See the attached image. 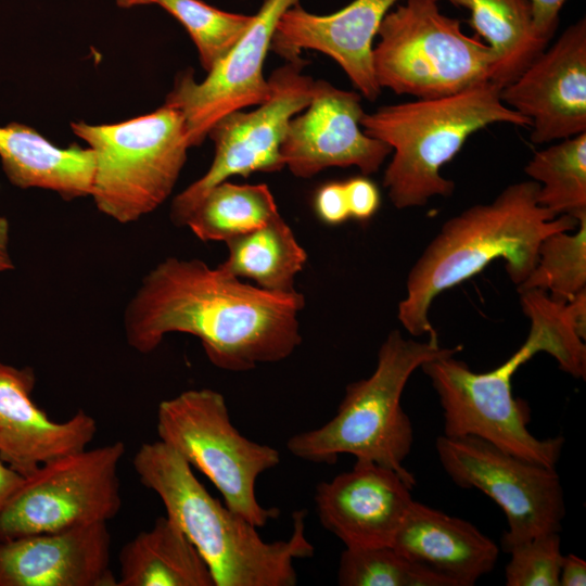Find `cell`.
I'll return each instance as SVG.
<instances>
[{
  "instance_id": "603a6c76",
  "label": "cell",
  "mask_w": 586,
  "mask_h": 586,
  "mask_svg": "<svg viewBox=\"0 0 586 586\" xmlns=\"http://www.w3.org/2000/svg\"><path fill=\"white\" fill-rule=\"evenodd\" d=\"M469 10L470 26L496 55L491 81H514L548 47L535 28L531 0H447Z\"/></svg>"
},
{
  "instance_id": "8fae6325",
  "label": "cell",
  "mask_w": 586,
  "mask_h": 586,
  "mask_svg": "<svg viewBox=\"0 0 586 586\" xmlns=\"http://www.w3.org/2000/svg\"><path fill=\"white\" fill-rule=\"evenodd\" d=\"M301 58L286 61L267 79L270 94L250 112L237 110L217 120L207 137L214 143L208 170L171 202L169 217L184 227L192 212L216 184L231 176L273 173L284 168L280 154L290 120L311 101L314 79L303 73Z\"/></svg>"
},
{
  "instance_id": "74e56055",
  "label": "cell",
  "mask_w": 586,
  "mask_h": 586,
  "mask_svg": "<svg viewBox=\"0 0 586 586\" xmlns=\"http://www.w3.org/2000/svg\"><path fill=\"white\" fill-rule=\"evenodd\" d=\"M156 0H116V3L120 8H131L142 4H155Z\"/></svg>"
},
{
  "instance_id": "e0dca14e",
  "label": "cell",
  "mask_w": 586,
  "mask_h": 586,
  "mask_svg": "<svg viewBox=\"0 0 586 586\" xmlns=\"http://www.w3.org/2000/svg\"><path fill=\"white\" fill-rule=\"evenodd\" d=\"M399 1L354 0L327 15L296 4L280 17L270 49L285 61L300 58L303 49L322 52L342 67L362 97L375 101L382 89L373 72V39L384 15Z\"/></svg>"
},
{
  "instance_id": "7402d4cb",
  "label": "cell",
  "mask_w": 586,
  "mask_h": 586,
  "mask_svg": "<svg viewBox=\"0 0 586 586\" xmlns=\"http://www.w3.org/2000/svg\"><path fill=\"white\" fill-rule=\"evenodd\" d=\"M119 564L117 586H215L204 559L167 515L122 548Z\"/></svg>"
},
{
  "instance_id": "277c9868",
  "label": "cell",
  "mask_w": 586,
  "mask_h": 586,
  "mask_svg": "<svg viewBox=\"0 0 586 586\" xmlns=\"http://www.w3.org/2000/svg\"><path fill=\"white\" fill-rule=\"evenodd\" d=\"M132 466L204 559L215 586L296 585L294 562L315 552L305 534L306 510L292 513L288 539L268 543L257 526L214 498L184 458L162 441L143 443Z\"/></svg>"
},
{
  "instance_id": "ac0fdd59",
  "label": "cell",
  "mask_w": 586,
  "mask_h": 586,
  "mask_svg": "<svg viewBox=\"0 0 586 586\" xmlns=\"http://www.w3.org/2000/svg\"><path fill=\"white\" fill-rule=\"evenodd\" d=\"M0 586H117L106 523L0 540Z\"/></svg>"
},
{
  "instance_id": "30bf717a",
  "label": "cell",
  "mask_w": 586,
  "mask_h": 586,
  "mask_svg": "<svg viewBox=\"0 0 586 586\" xmlns=\"http://www.w3.org/2000/svg\"><path fill=\"white\" fill-rule=\"evenodd\" d=\"M125 444L85 448L39 467L0 513V540L107 523L122 506Z\"/></svg>"
},
{
  "instance_id": "f1b7e54d",
  "label": "cell",
  "mask_w": 586,
  "mask_h": 586,
  "mask_svg": "<svg viewBox=\"0 0 586 586\" xmlns=\"http://www.w3.org/2000/svg\"><path fill=\"white\" fill-rule=\"evenodd\" d=\"M155 4L187 29L207 73L226 58L254 18V15L219 10L202 0H156Z\"/></svg>"
},
{
  "instance_id": "e575fe53",
  "label": "cell",
  "mask_w": 586,
  "mask_h": 586,
  "mask_svg": "<svg viewBox=\"0 0 586 586\" xmlns=\"http://www.w3.org/2000/svg\"><path fill=\"white\" fill-rule=\"evenodd\" d=\"M24 476L0 459V513L22 485Z\"/></svg>"
},
{
  "instance_id": "d590c367",
  "label": "cell",
  "mask_w": 586,
  "mask_h": 586,
  "mask_svg": "<svg viewBox=\"0 0 586 586\" xmlns=\"http://www.w3.org/2000/svg\"><path fill=\"white\" fill-rule=\"evenodd\" d=\"M569 316L577 334L586 339V289L578 292L570 302L565 303Z\"/></svg>"
},
{
  "instance_id": "4316f807",
  "label": "cell",
  "mask_w": 586,
  "mask_h": 586,
  "mask_svg": "<svg viewBox=\"0 0 586 586\" xmlns=\"http://www.w3.org/2000/svg\"><path fill=\"white\" fill-rule=\"evenodd\" d=\"M538 289L560 303L586 289V216L572 231L553 232L539 244L536 264L518 292Z\"/></svg>"
},
{
  "instance_id": "ba28073f",
  "label": "cell",
  "mask_w": 586,
  "mask_h": 586,
  "mask_svg": "<svg viewBox=\"0 0 586 586\" xmlns=\"http://www.w3.org/2000/svg\"><path fill=\"white\" fill-rule=\"evenodd\" d=\"M403 1L384 15L372 50L381 89L434 99L491 81L496 55L487 43L443 14L440 0Z\"/></svg>"
},
{
  "instance_id": "4fadbf2b",
  "label": "cell",
  "mask_w": 586,
  "mask_h": 586,
  "mask_svg": "<svg viewBox=\"0 0 586 586\" xmlns=\"http://www.w3.org/2000/svg\"><path fill=\"white\" fill-rule=\"evenodd\" d=\"M300 0H264L254 18L204 80L192 72L180 74L165 104L178 109L190 148L200 145L213 125L230 112L256 106L270 94L263 66L282 14Z\"/></svg>"
},
{
  "instance_id": "484cf974",
  "label": "cell",
  "mask_w": 586,
  "mask_h": 586,
  "mask_svg": "<svg viewBox=\"0 0 586 586\" xmlns=\"http://www.w3.org/2000/svg\"><path fill=\"white\" fill-rule=\"evenodd\" d=\"M539 184L537 202L555 216H586V132L535 152L524 168Z\"/></svg>"
},
{
  "instance_id": "ffe728a7",
  "label": "cell",
  "mask_w": 586,
  "mask_h": 586,
  "mask_svg": "<svg viewBox=\"0 0 586 586\" xmlns=\"http://www.w3.org/2000/svg\"><path fill=\"white\" fill-rule=\"evenodd\" d=\"M392 546L454 586L474 585L495 568L499 553L472 523L415 500Z\"/></svg>"
},
{
  "instance_id": "2e32d148",
  "label": "cell",
  "mask_w": 586,
  "mask_h": 586,
  "mask_svg": "<svg viewBox=\"0 0 586 586\" xmlns=\"http://www.w3.org/2000/svg\"><path fill=\"white\" fill-rule=\"evenodd\" d=\"M412 488L394 470L356 459L349 471L316 486V511L345 548L392 546L413 501Z\"/></svg>"
},
{
  "instance_id": "d4e9b609",
  "label": "cell",
  "mask_w": 586,
  "mask_h": 586,
  "mask_svg": "<svg viewBox=\"0 0 586 586\" xmlns=\"http://www.w3.org/2000/svg\"><path fill=\"white\" fill-rule=\"evenodd\" d=\"M279 215L267 184H237L226 180L205 194L186 226L203 242L226 243L263 227Z\"/></svg>"
},
{
  "instance_id": "f546056e",
  "label": "cell",
  "mask_w": 586,
  "mask_h": 586,
  "mask_svg": "<svg viewBox=\"0 0 586 586\" xmlns=\"http://www.w3.org/2000/svg\"><path fill=\"white\" fill-rule=\"evenodd\" d=\"M558 532L535 536L513 546L505 569L507 586H559L563 555Z\"/></svg>"
},
{
  "instance_id": "9c48e42d",
  "label": "cell",
  "mask_w": 586,
  "mask_h": 586,
  "mask_svg": "<svg viewBox=\"0 0 586 586\" xmlns=\"http://www.w3.org/2000/svg\"><path fill=\"white\" fill-rule=\"evenodd\" d=\"M156 430L160 441L208 477L228 508L257 527L279 517L278 508L258 502L255 486L262 473L279 464L280 454L235 429L222 394L195 388L162 400Z\"/></svg>"
},
{
  "instance_id": "6da1fadb",
  "label": "cell",
  "mask_w": 586,
  "mask_h": 586,
  "mask_svg": "<svg viewBox=\"0 0 586 586\" xmlns=\"http://www.w3.org/2000/svg\"><path fill=\"white\" fill-rule=\"evenodd\" d=\"M304 306L298 291L270 292L199 258L167 257L143 277L123 324L127 344L140 354L155 351L168 333H187L215 367L243 372L293 354Z\"/></svg>"
},
{
  "instance_id": "8d00e7d4",
  "label": "cell",
  "mask_w": 586,
  "mask_h": 586,
  "mask_svg": "<svg viewBox=\"0 0 586 586\" xmlns=\"http://www.w3.org/2000/svg\"><path fill=\"white\" fill-rule=\"evenodd\" d=\"M9 221L4 216L0 215V272L14 268V264L9 252Z\"/></svg>"
},
{
  "instance_id": "d6a6232c",
  "label": "cell",
  "mask_w": 586,
  "mask_h": 586,
  "mask_svg": "<svg viewBox=\"0 0 586 586\" xmlns=\"http://www.w3.org/2000/svg\"><path fill=\"white\" fill-rule=\"evenodd\" d=\"M566 0H531L534 25L550 41L559 23V13Z\"/></svg>"
},
{
  "instance_id": "1f68e13d",
  "label": "cell",
  "mask_w": 586,
  "mask_h": 586,
  "mask_svg": "<svg viewBox=\"0 0 586 586\" xmlns=\"http://www.w3.org/2000/svg\"><path fill=\"white\" fill-rule=\"evenodd\" d=\"M315 211L321 221L330 226L345 222L349 209L344 182L332 181L321 186L315 195Z\"/></svg>"
},
{
  "instance_id": "3957f363",
  "label": "cell",
  "mask_w": 586,
  "mask_h": 586,
  "mask_svg": "<svg viewBox=\"0 0 586 586\" xmlns=\"http://www.w3.org/2000/svg\"><path fill=\"white\" fill-rule=\"evenodd\" d=\"M538 189L534 180L509 184L492 202L470 206L443 224L410 269L398 304V320L412 336L428 334L438 342L429 310L443 291L499 258L519 286L533 270L543 239L577 228L574 217L555 216L540 206Z\"/></svg>"
},
{
  "instance_id": "44dd1931",
  "label": "cell",
  "mask_w": 586,
  "mask_h": 586,
  "mask_svg": "<svg viewBox=\"0 0 586 586\" xmlns=\"http://www.w3.org/2000/svg\"><path fill=\"white\" fill-rule=\"evenodd\" d=\"M0 161L17 188L49 190L64 200L91 195L95 157L90 148L56 146L34 128L13 122L0 127Z\"/></svg>"
},
{
  "instance_id": "5b68a950",
  "label": "cell",
  "mask_w": 586,
  "mask_h": 586,
  "mask_svg": "<svg viewBox=\"0 0 586 586\" xmlns=\"http://www.w3.org/2000/svg\"><path fill=\"white\" fill-rule=\"evenodd\" d=\"M496 123L531 126L501 102L500 88L492 81L451 95L383 105L360 120L365 133L392 149L383 187L398 209L450 196L455 183L441 175L442 167L471 135Z\"/></svg>"
},
{
  "instance_id": "9a60e30c",
  "label": "cell",
  "mask_w": 586,
  "mask_h": 586,
  "mask_svg": "<svg viewBox=\"0 0 586 586\" xmlns=\"http://www.w3.org/2000/svg\"><path fill=\"white\" fill-rule=\"evenodd\" d=\"M501 102L531 122L533 143L586 132V21L569 26L511 84Z\"/></svg>"
},
{
  "instance_id": "8992f818",
  "label": "cell",
  "mask_w": 586,
  "mask_h": 586,
  "mask_svg": "<svg viewBox=\"0 0 586 586\" xmlns=\"http://www.w3.org/2000/svg\"><path fill=\"white\" fill-rule=\"evenodd\" d=\"M462 346L405 339L395 329L378 352L377 367L366 379L351 382L333 418L315 430L292 435L286 448L314 463H335L348 454L397 472L412 487L416 479L403 464L410 454L413 429L400 399L415 370L431 359L456 355Z\"/></svg>"
},
{
  "instance_id": "d6986e66",
  "label": "cell",
  "mask_w": 586,
  "mask_h": 586,
  "mask_svg": "<svg viewBox=\"0 0 586 586\" xmlns=\"http://www.w3.org/2000/svg\"><path fill=\"white\" fill-rule=\"evenodd\" d=\"M35 383L33 368L0 361V459L24 477L87 448L98 430L81 409L62 422L50 419L33 400Z\"/></svg>"
},
{
  "instance_id": "7a4b0ae2",
  "label": "cell",
  "mask_w": 586,
  "mask_h": 586,
  "mask_svg": "<svg viewBox=\"0 0 586 586\" xmlns=\"http://www.w3.org/2000/svg\"><path fill=\"white\" fill-rule=\"evenodd\" d=\"M530 319L525 342L505 362L487 372H474L447 355L420 368L435 390L448 437L475 436L525 460L556 468L564 445L562 436L539 440L528 430L527 403L512 395L515 371L539 352L551 355L574 378L586 375V346L570 319L565 304L538 289L519 291Z\"/></svg>"
},
{
  "instance_id": "836d02e7",
  "label": "cell",
  "mask_w": 586,
  "mask_h": 586,
  "mask_svg": "<svg viewBox=\"0 0 586 586\" xmlns=\"http://www.w3.org/2000/svg\"><path fill=\"white\" fill-rule=\"evenodd\" d=\"M586 585V562L575 555L563 557L559 586H584Z\"/></svg>"
},
{
  "instance_id": "4dcf8cb0",
  "label": "cell",
  "mask_w": 586,
  "mask_h": 586,
  "mask_svg": "<svg viewBox=\"0 0 586 586\" xmlns=\"http://www.w3.org/2000/svg\"><path fill=\"white\" fill-rule=\"evenodd\" d=\"M351 217L366 221L379 209L381 196L378 187L366 176L353 177L344 182Z\"/></svg>"
},
{
  "instance_id": "83f0119b",
  "label": "cell",
  "mask_w": 586,
  "mask_h": 586,
  "mask_svg": "<svg viewBox=\"0 0 586 586\" xmlns=\"http://www.w3.org/2000/svg\"><path fill=\"white\" fill-rule=\"evenodd\" d=\"M341 586H454L434 570L393 546L345 548L337 569Z\"/></svg>"
},
{
  "instance_id": "7c38bea8",
  "label": "cell",
  "mask_w": 586,
  "mask_h": 586,
  "mask_svg": "<svg viewBox=\"0 0 586 586\" xmlns=\"http://www.w3.org/2000/svg\"><path fill=\"white\" fill-rule=\"evenodd\" d=\"M435 447L444 471L457 486L480 489L505 512V552L535 536L561 531L565 501L556 468L525 460L470 435L442 434Z\"/></svg>"
},
{
  "instance_id": "cb8c5ba5",
  "label": "cell",
  "mask_w": 586,
  "mask_h": 586,
  "mask_svg": "<svg viewBox=\"0 0 586 586\" xmlns=\"http://www.w3.org/2000/svg\"><path fill=\"white\" fill-rule=\"evenodd\" d=\"M228 256L218 267L238 279H251L275 293H292L307 253L281 215L226 242Z\"/></svg>"
},
{
  "instance_id": "5bb4252c",
  "label": "cell",
  "mask_w": 586,
  "mask_h": 586,
  "mask_svg": "<svg viewBox=\"0 0 586 586\" xmlns=\"http://www.w3.org/2000/svg\"><path fill=\"white\" fill-rule=\"evenodd\" d=\"M361 94L315 80L305 112L289 123L280 154L291 174L311 178L329 167H357L377 173L392 149L364 132Z\"/></svg>"
},
{
  "instance_id": "52a82bcc",
  "label": "cell",
  "mask_w": 586,
  "mask_h": 586,
  "mask_svg": "<svg viewBox=\"0 0 586 586\" xmlns=\"http://www.w3.org/2000/svg\"><path fill=\"white\" fill-rule=\"evenodd\" d=\"M71 127L94 153L90 196L119 224L138 221L168 199L190 149L181 112L165 103L124 122Z\"/></svg>"
}]
</instances>
